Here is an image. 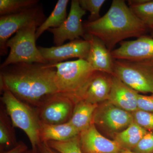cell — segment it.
Returning <instances> with one entry per match:
<instances>
[{"instance_id": "44dd1931", "label": "cell", "mask_w": 153, "mask_h": 153, "mask_svg": "<svg viewBox=\"0 0 153 153\" xmlns=\"http://www.w3.org/2000/svg\"><path fill=\"white\" fill-rule=\"evenodd\" d=\"M1 111L0 115V145L1 149L13 147L16 143V135L13 125L10 124L6 111Z\"/></svg>"}, {"instance_id": "ac0fdd59", "label": "cell", "mask_w": 153, "mask_h": 153, "mask_svg": "<svg viewBox=\"0 0 153 153\" xmlns=\"http://www.w3.org/2000/svg\"><path fill=\"white\" fill-rule=\"evenodd\" d=\"M98 104H92L83 100L75 103L70 120L71 125L79 133L85 130L93 123L94 114Z\"/></svg>"}, {"instance_id": "7402d4cb", "label": "cell", "mask_w": 153, "mask_h": 153, "mask_svg": "<svg viewBox=\"0 0 153 153\" xmlns=\"http://www.w3.org/2000/svg\"><path fill=\"white\" fill-rule=\"evenodd\" d=\"M37 0H0L1 16L21 13L38 5Z\"/></svg>"}, {"instance_id": "9a60e30c", "label": "cell", "mask_w": 153, "mask_h": 153, "mask_svg": "<svg viewBox=\"0 0 153 153\" xmlns=\"http://www.w3.org/2000/svg\"><path fill=\"white\" fill-rule=\"evenodd\" d=\"M112 75L96 71L82 91L80 100L92 104L107 101L111 88Z\"/></svg>"}, {"instance_id": "6da1fadb", "label": "cell", "mask_w": 153, "mask_h": 153, "mask_svg": "<svg viewBox=\"0 0 153 153\" xmlns=\"http://www.w3.org/2000/svg\"><path fill=\"white\" fill-rule=\"evenodd\" d=\"M1 90L7 89L35 108L59 93L52 63H18L1 69Z\"/></svg>"}, {"instance_id": "3957f363", "label": "cell", "mask_w": 153, "mask_h": 153, "mask_svg": "<svg viewBox=\"0 0 153 153\" xmlns=\"http://www.w3.org/2000/svg\"><path fill=\"white\" fill-rule=\"evenodd\" d=\"M58 92L76 103L96 71L84 59L55 63Z\"/></svg>"}, {"instance_id": "d4e9b609", "label": "cell", "mask_w": 153, "mask_h": 153, "mask_svg": "<svg viewBox=\"0 0 153 153\" xmlns=\"http://www.w3.org/2000/svg\"><path fill=\"white\" fill-rule=\"evenodd\" d=\"M80 7L90 12L88 22L96 21L100 18V12L105 0H78Z\"/></svg>"}, {"instance_id": "8fae6325", "label": "cell", "mask_w": 153, "mask_h": 153, "mask_svg": "<svg viewBox=\"0 0 153 153\" xmlns=\"http://www.w3.org/2000/svg\"><path fill=\"white\" fill-rule=\"evenodd\" d=\"M111 54L117 60L153 62V38L145 35L133 41H122Z\"/></svg>"}, {"instance_id": "4dcf8cb0", "label": "cell", "mask_w": 153, "mask_h": 153, "mask_svg": "<svg viewBox=\"0 0 153 153\" xmlns=\"http://www.w3.org/2000/svg\"><path fill=\"white\" fill-rule=\"evenodd\" d=\"M146 25L147 27L149 32L150 33L151 37L153 38V21L147 23Z\"/></svg>"}, {"instance_id": "7c38bea8", "label": "cell", "mask_w": 153, "mask_h": 153, "mask_svg": "<svg viewBox=\"0 0 153 153\" xmlns=\"http://www.w3.org/2000/svg\"><path fill=\"white\" fill-rule=\"evenodd\" d=\"M38 47L42 57L48 63L55 64L72 58L86 60L90 45L87 40L79 39L61 46Z\"/></svg>"}, {"instance_id": "cb8c5ba5", "label": "cell", "mask_w": 153, "mask_h": 153, "mask_svg": "<svg viewBox=\"0 0 153 153\" xmlns=\"http://www.w3.org/2000/svg\"><path fill=\"white\" fill-rule=\"evenodd\" d=\"M79 135L66 140L51 141L47 143L49 147L60 153H83L80 148Z\"/></svg>"}, {"instance_id": "30bf717a", "label": "cell", "mask_w": 153, "mask_h": 153, "mask_svg": "<svg viewBox=\"0 0 153 153\" xmlns=\"http://www.w3.org/2000/svg\"><path fill=\"white\" fill-rule=\"evenodd\" d=\"M96 109L93 123L105 126L116 133L127 128L134 122L132 113L114 105L107 101Z\"/></svg>"}, {"instance_id": "ba28073f", "label": "cell", "mask_w": 153, "mask_h": 153, "mask_svg": "<svg viewBox=\"0 0 153 153\" xmlns=\"http://www.w3.org/2000/svg\"><path fill=\"white\" fill-rule=\"evenodd\" d=\"M85 14L86 11L80 7L78 0L71 1L70 11L65 22L59 27L48 30L53 34L56 46L63 45L67 40L73 41L80 38L84 39L85 33L82 19Z\"/></svg>"}, {"instance_id": "5b68a950", "label": "cell", "mask_w": 153, "mask_h": 153, "mask_svg": "<svg viewBox=\"0 0 153 153\" xmlns=\"http://www.w3.org/2000/svg\"><path fill=\"white\" fill-rule=\"evenodd\" d=\"M42 23L33 22L19 30L9 39L7 47H10V51L1 69L18 63H48L36 46V30Z\"/></svg>"}, {"instance_id": "e0dca14e", "label": "cell", "mask_w": 153, "mask_h": 153, "mask_svg": "<svg viewBox=\"0 0 153 153\" xmlns=\"http://www.w3.org/2000/svg\"><path fill=\"white\" fill-rule=\"evenodd\" d=\"M80 133L68 122L50 124L41 121L40 138L41 142L63 141L78 135Z\"/></svg>"}, {"instance_id": "603a6c76", "label": "cell", "mask_w": 153, "mask_h": 153, "mask_svg": "<svg viewBox=\"0 0 153 153\" xmlns=\"http://www.w3.org/2000/svg\"><path fill=\"white\" fill-rule=\"evenodd\" d=\"M128 6L145 24L153 21V0H129Z\"/></svg>"}, {"instance_id": "277c9868", "label": "cell", "mask_w": 153, "mask_h": 153, "mask_svg": "<svg viewBox=\"0 0 153 153\" xmlns=\"http://www.w3.org/2000/svg\"><path fill=\"white\" fill-rule=\"evenodd\" d=\"M1 100L13 127L25 132L32 146L36 150L41 143L40 138L41 120L37 110L15 96L10 91L3 89Z\"/></svg>"}, {"instance_id": "83f0119b", "label": "cell", "mask_w": 153, "mask_h": 153, "mask_svg": "<svg viewBox=\"0 0 153 153\" xmlns=\"http://www.w3.org/2000/svg\"><path fill=\"white\" fill-rule=\"evenodd\" d=\"M138 109L153 113V94L151 96L139 94L137 98Z\"/></svg>"}, {"instance_id": "8992f818", "label": "cell", "mask_w": 153, "mask_h": 153, "mask_svg": "<svg viewBox=\"0 0 153 153\" xmlns=\"http://www.w3.org/2000/svg\"><path fill=\"white\" fill-rule=\"evenodd\" d=\"M113 75L137 92L153 94V62L114 59Z\"/></svg>"}, {"instance_id": "9c48e42d", "label": "cell", "mask_w": 153, "mask_h": 153, "mask_svg": "<svg viewBox=\"0 0 153 153\" xmlns=\"http://www.w3.org/2000/svg\"><path fill=\"white\" fill-rule=\"evenodd\" d=\"M74 102L71 98L56 94L36 108L41 121L50 124L68 122L73 112Z\"/></svg>"}, {"instance_id": "1f68e13d", "label": "cell", "mask_w": 153, "mask_h": 153, "mask_svg": "<svg viewBox=\"0 0 153 153\" xmlns=\"http://www.w3.org/2000/svg\"><path fill=\"white\" fill-rule=\"evenodd\" d=\"M23 153H41V152H40L38 149L36 150H33L32 149L30 150L28 149L26 151V152Z\"/></svg>"}, {"instance_id": "5bb4252c", "label": "cell", "mask_w": 153, "mask_h": 153, "mask_svg": "<svg viewBox=\"0 0 153 153\" xmlns=\"http://www.w3.org/2000/svg\"><path fill=\"white\" fill-rule=\"evenodd\" d=\"M84 39L90 45V49L86 60L96 71L113 75L114 58L111 52L103 41L91 34H85Z\"/></svg>"}, {"instance_id": "52a82bcc", "label": "cell", "mask_w": 153, "mask_h": 153, "mask_svg": "<svg viewBox=\"0 0 153 153\" xmlns=\"http://www.w3.org/2000/svg\"><path fill=\"white\" fill-rule=\"evenodd\" d=\"M44 15L37 5L25 11L0 17V53L1 56L7 53L9 38L22 28L34 22H44Z\"/></svg>"}, {"instance_id": "484cf974", "label": "cell", "mask_w": 153, "mask_h": 153, "mask_svg": "<svg viewBox=\"0 0 153 153\" xmlns=\"http://www.w3.org/2000/svg\"><path fill=\"white\" fill-rule=\"evenodd\" d=\"M134 121L149 131H153V113L137 110L132 113Z\"/></svg>"}, {"instance_id": "7a4b0ae2", "label": "cell", "mask_w": 153, "mask_h": 153, "mask_svg": "<svg viewBox=\"0 0 153 153\" xmlns=\"http://www.w3.org/2000/svg\"><path fill=\"white\" fill-rule=\"evenodd\" d=\"M83 25L85 34L100 39L111 52L125 39L139 38L149 32L146 24L123 0H113L104 16L94 22L87 21Z\"/></svg>"}, {"instance_id": "ffe728a7", "label": "cell", "mask_w": 153, "mask_h": 153, "mask_svg": "<svg viewBox=\"0 0 153 153\" xmlns=\"http://www.w3.org/2000/svg\"><path fill=\"white\" fill-rule=\"evenodd\" d=\"M68 0H59L54 10L48 18L36 30V40L46 30L50 28H56L60 27L67 19V7Z\"/></svg>"}, {"instance_id": "d6a6232c", "label": "cell", "mask_w": 153, "mask_h": 153, "mask_svg": "<svg viewBox=\"0 0 153 153\" xmlns=\"http://www.w3.org/2000/svg\"><path fill=\"white\" fill-rule=\"evenodd\" d=\"M134 153L133 152H132L131 151L129 150H124L123 152H121L120 153Z\"/></svg>"}, {"instance_id": "2e32d148", "label": "cell", "mask_w": 153, "mask_h": 153, "mask_svg": "<svg viewBox=\"0 0 153 153\" xmlns=\"http://www.w3.org/2000/svg\"><path fill=\"white\" fill-rule=\"evenodd\" d=\"M138 92L125 84L120 79L112 75L111 88L107 101L128 112L138 110Z\"/></svg>"}, {"instance_id": "f1b7e54d", "label": "cell", "mask_w": 153, "mask_h": 153, "mask_svg": "<svg viewBox=\"0 0 153 153\" xmlns=\"http://www.w3.org/2000/svg\"><path fill=\"white\" fill-rule=\"evenodd\" d=\"M27 150V145L22 142H20L13 147L3 153H23Z\"/></svg>"}, {"instance_id": "d6986e66", "label": "cell", "mask_w": 153, "mask_h": 153, "mask_svg": "<svg viewBox=\"0 0 153 153\" xmlns=\"http://www.w3.org/2000/svg\"><path fill=\"white\" fill-rule=\"evenodd\" d=\"M148 131L134 121L127 128L116 133L114 140L125 150L131 151Z\"/></svg>"}, {"instance_id": "4316f807", "label": "cell", "mask_w": 153, "mask_h": 153, "mask_svg": "<svg viewBox=\"0 0 153 153\" xmlns=\"http://www.w3.org/2000/svg\"><path fill=\"white\" fill-rule=\"evenodd\" d=\"M131 151L134 153H153V131H148Z\"/></svg>"}, {"instance_id": "4fadbf2b", "label": "cell", "mask_w": 153, "mask_h": 153, "mask_svg": "<svg viewBox=\"0 0 153 153\" xmlns=\"http://www.w3.org/2000/svg\"><path fill=\"white\" fill-rule=\"evenodd\" d=\"M79 136L83 153H119L125 150L115 140H111L102 136L94 123L81 131Z\"/></svg>"}, {"instance_id": "f546056e", "label": "cell", "mask_w": 153, "mask_h": 153, "mask_svg": "<svg viewBox=\"0 0 153 153\" xmlns=\"http://www.w3.org/2000/svg\"><path fill=\"white\" fill-rule=\"evenodd\" d=\"M38 149L41 153H60L49 147L47 143H40L38 146Z\"/></svg>"}]
</instances>
